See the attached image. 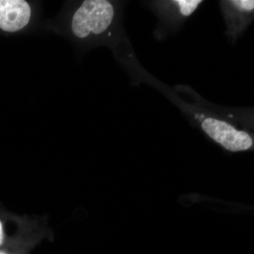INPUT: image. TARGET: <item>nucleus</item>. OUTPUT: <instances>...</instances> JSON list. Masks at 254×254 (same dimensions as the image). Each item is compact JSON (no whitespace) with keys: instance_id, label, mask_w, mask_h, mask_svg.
Returning <instances> with one entry per match:
<instances>
[{"instance_id":"obj_7","label":"nucleus","mask_w":254,"mask_h":254,"mask_svg":"<svg viewBox=\"0 0 254 254\" xmlns=\"http://www.w3.org/2000/svg\"><path fill=\"white\" fill-rule=\"evenodd\" d=\"M0 254H6L4 253V252H0Z\"/></svg>"},{"instance_id":"obj_4","label":"nucleus","mask_w":254,"mask_h":254,"mask_svg":"<svg viewBox=\"0 0 254 254\" xmlns=\"http://www.w3.org/2000/svg\"><path fill=\"white\" fill-rule=\"evenodd\" d=\"M179 6L180 13L183 16H190L196 10L202 3L200 0H176L173 1Z\"/></svg>"},{"instance_id":"obj_1","label":"nucleus","mask_w":254,"mask_h":254,"mask_svg":"<svg viewBox=\"0 0 254 254\" xmlns=\"http://www.w3.org/2000/svg\"><path fill=\"white\" fill-rule=\"evenodd\" d=\"M115 15V7L110 1L86 0L73 13L71 32L79 39L100 36L110 27Z\"/></svg>"},{"instance_id":"obj_2","label":"nucleus","mask_w":254,"mask_h":254,"mask_svg":"<svg viewBox=\"0 0 254 254\" xmlns=\"http://www.w3.org/2000/svg\"><path fill=\"white\" fill-rule=\"evenodd\" d=\"M202 128L212 139L230 151L250 149L253 145L252 137L247 132L238 131L226 122L206 118L202 122Z\"/></svg>"},{"instance_id":"obj_6","label":"nucleus","mask_w":254,"mask_h":254,"mask_svg":"<svg viewBox=\"0 0 254 254\" xmlns=\"http://www.w3.org/2000/svg\"><path fill=\"white\" fill-rule=\"evenodd\" d=\"M4 241V232H3L2 224L0 221V245L3 243Z\"/></svg>"},{"instance_id":"obj_5","label":"nucleus","mask_w":254,"mask_h":254,"mask_svg":"<svg viewBox=\"0 0 254 254\" xmlns=\"http://www.w3.org/2000/svg\"><path fill=\"white\" fill-rule=\"evenodd\" d=\"M234 6L244 11H253L254 8V1L253 0H240V1H230Z\"/></svg>"},{"instance_id":"obj_3","label":"nucleus","mask_w":254,"mask_h":254,"mask_svg":"<svg viewBox=\"0 0 254 254\" xmlns=\"http://www.w3.org/2000/svg\"><path fill=\"white\" fill-rule=\"evenodd\" d=\"M31 5L24 0H0V29L9 33L21 31L31 21Z\"/></svg>"}]
</instances>
